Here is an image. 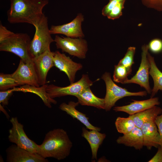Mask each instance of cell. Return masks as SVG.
<instances>
[{
    "mask_svg": "<svg viewBox=\"0 0 162 162\" xmlns=\"http://www.w3.org/2000/svg\"><path fill=\"white\" fill-rule=\"evenodd\" d=\"M7 12L8 20L10 23H26L35 27L44 14V7L48 0H10Z\"/></svg>",
    "mask_w": 162,
    "mask_h": 162,
    "instance_id": "cell-1",
    "label": "cell"
},
{
    "mask_svg": "<svg viewBox=\"0 0 162 162\" xmlns=\"http://www.w3.org/2000/svg\"><path fill=\"white\" fill-rule=\"evenodd\" d=\"M38 154L44 158H52L63 160L69 155L72 143L64 130L57 128L46 134L42 143L39 145Z\"/></svg>",
    "mask_w": 162,
    "mask_h": 162,
    "instance_id": "cell-2",
    "label": "cell"
},
{
    "mask_svg": "<svg viewBox=\"0 0 162 162\" xmlns=\"http://www.w3.org/2000/svg\"><path fill=\"white\" fill-rule=\"evenodd\" d=\"M29 36L22 33H14L0 24V51L8 52L18 56L24 63L33 62L29 48Z\"/></svg>",
    "mask_w": 162,
    "mask_h": 162,
    "instance_id": "cell-3",
    "label": "cell"
},
{
    "mask_svg": "<svg viewBox=\"0 0 162 162\" xmlns=\"http://www.w3.org/2000/svg\"><path fill=\"white\" fill-rule=\"evenodd\" d=\"M34 27L35 33L33 39L31 40L29 48L32 58L50 50L51 44L54 42L48 27V18L45 14Z\"/></svg>",
    "mask_w": 162,
    "mask_h": 162,
    "instance_id": "cell-4",
    "label": "cell"
},
{
    "mask_svg": "<svg viewBox=\"0 0 162 162\" xmlns=\"http://www.w3.org/2000/svg\"><path fill=\"white\" fill-rule=\"evenodd\" d=\"M101 78L104 81L106 88V92L104 100V109L106 111H110L119 99L125 97L131 96H146V91L137 92H131L127 89L119 86L116 84L112 79L110 74L105 72Z\"/></svg>",
    "mask_w": 162,
    "mask_h": 162,
    "instance_id": "cell-5",
    "label": "cell"
},
{
    "mask_svg": "<svg viewBox=\"0 0 162 162\" xmlns=\"http://www.w3.org/2000/svg\"><path fill=\"white\" fill-rule=\"evenodd\" d=\"M10 122L12 127L9 130V140L31 153L38 154L39 145L28 138L24 131L23 125L19 122L17 118L12 117Z\"/></svg>",
    "mask_w": 162,
    "mask_h": 162,
    "instance_id": "cell-6",
    "label": "cell"
},
{
    "mask_svg": "<svg viewBox=\"0 0 162 162\" xmlns=\"http://www.w3.org/2000/svg\"><path fill=\"white\" fill-rule=\"evenodd\" d=\"M93 82L89 79L87 74H83L78 81L64 87L58 86L53 84L46 85V90L50 97L54 99L67 95L79 94L86 89L90 87Z\"/></svg>",
    "mask_w": 162,
    "mask_h": 162,
    "instance_id": "cell-7",
    "label": "cell"
},
{
    "mask_svg": "<svg viewBox=\"0 0 162 162\" xmlns=\"http://www.w3.org/2000/svg\"><path fill=\"white\" fill-rule=\"evenodd\" d=\"M54 40L57 49L81 59L86 57L88 50L86 40L83 38H74L56 35Z\"/></svg>",
    "mask_w": 162,
    "mask_h": 162,
    "instance_id": "cell-8",
    "label": "cell"
},
{
    "mask_svg": "<svg viewBox=\"0 0 162 162\" xmlns=\"http://www.w3.org/2000/svg\"><path fill=\"white\" fill-rule=\"evenodd\" d=\"M148 50V45L144 44L142 46L141 60L139 69L135 75L130 79H128L125 84H137L144 88L148 93L151 94L152 89L149 80L150 65L147 57Z\"/></svg>",
    "mask_w": 162,
    "mask_h": 162,
    "instance_id": "cell-9",
    "label": "cell"
},
{
    "mask_svg": "<svg viewBox=\"0 0 162 162\" xmlns=\"http://www.w3.org/2000/svg\"><path fill=\"white\" fill-rule=\"evenodd\" d=\"M11 75L19 86H40L33 62L26 63L20 59L17 68Z\"/></svg>",
    "mask_w": 162,
    "mask_h": 162,
    "instance_id": "cell-10",
    "label": "cell"
},
{
    "mask_svg": "<svg viewBox=\"0 0 162 162\" xmlns=\"http://www.w3.org/2000/svg\"><path fill=\"white\" fill-rule=\"evenodd\" d=\"M84 20L83 15L82 13H79L69 23L62 25H52L50 29V33L51 34H63L71 38H83L84 34L82 30V24Z\"/></svg>",
    "mask_w": 162,
    "mask_h": 162,
    "instance_id": "cell-11",
    "label": "cell"
},
{
    "mask_svg": "<svg viewBox=\"0 0 162 162\" xmlns=\"http://www.w3.org/2000/svg\"><path fill=\"white\" fill-rule=\"evenodd\" d=\"M53 60L54 66L66 74L70 84L74 82L76 73L82 69V64L74 62L69 57L58 51L53 52Z\"/></svg>",
    "mask_w": 162,
    "mask_h": 162,
    "instance_id": "cell-12",
    "label": "cell"
},
{
    "mask_svg": "<svg viewBox=\"0 0 162 162\" xmlns=\"http://www.w3.org/2000/svg\"><path fill=\"white\" fill-rule=\"evenodd\" d=\"M53 57V52L50 50L32 58L40 86L46 85L48 73L54 66Z\"/></svg>",
    "mask_w": 162,
    "mask_h": 162,
    "instance_id": "cell-13",
    "label": "cell"
},
{
    "mask_svg": "<svg viewBox=\"0 0 162 162\" xmlns=\"http://www.w3.org/2000/svg\"><path fill=\"white\" fill-rule=\"evenodd\" d=\"M8 162H47L48 160L38 154H33L13 145L6 150Z\"/></svg>",
    "mask_w": 162,
    "mask_h": 162,
    "instance_id": "cell-14",
    "label": "cell"
},
{
    "mask_svg": "<svg viewBox=\"0 0 162 162\" xmlns=\"http://www.w3.org/2000/svg\"><path fill=\"white\" fill-rule=\"evenodd\" d=\"M133 101L128 105L115 107L113 110L115 112H124L131 115L160 104L159 98L158 97L151 98L144 100H134Z\"/></svg>",
    "mask_w": 162,
    "mask_h": 162,
    "instance_id": "cell-15",
    "label": "cell"
},
{
    "mask_svg": "<svg viewBox=\"0 0 162 162\" xmlns=\"http://www.w3.org/2000/svg\"><path fill=\"white\" fill-rule=\"evenodd\" d=\"M143 136V145L148 149L160 146V136L154 121L144 124L141 128Z\"/></svg>",
    "mask_w": 162,
    "mask_h": 162,
    "instance_id": "cell-16",
    "label": "cell"
},
{
    "mask_svg": "<svg viewBox=\"0 0 162 162\" xmlns=\"http://www.w3.org/2000/svg\"><path fill=\"white\" fill-rule=\"evenodd\" d=\"M116 142L119 144L134 147L136 150H140L144 146L143 136L141 128L135 126L129 133L119 136Z\"/></svg>",
    "mask_w": 162,
    "mask_h": 162,
    "instance_id": "cell-17",
    "label": "cell"
},
{
    "mask_svg": "<svg viewBox=\"0 0 162 162\" xmlns=\"http://www.w3.org/2000/svg\"><path fill=\"white\" fill-rule=\"evenodd\" d=\"M79 103L73 101H69L68 104L65 103H62L59 108L62 111L65 112L73 118H76L82 123L86 128L90 130H95L100 131V128L95 127L89 122L88 118L86 115L77 110L76 107Z\"/></svg>",
    "mask_w": 162,
    "mask_h": 162,
    "instance_id": "cell-18",
    "label": "cell"
},
{
    "mask_svg": "<svg viewBox=\"0 0 162 162\" xmlns=\"http://www.w3.org/2000/svg\"><path fill=\"white\" fill-rule=\"evenodd\" d=\"M82 136L87 141L91 147L92 159L97 160L98 149L106 138V134L95 130L89 131L84 127L82 128Z\"/></svg>",
    "mask_w": 162,
    "mask_h": 162,
    "instance_id": "cell-19",
    "label": "cell"
},
{
    "mask_svg": "<svg viewBox=\"0 0 162 162\" xmlns=\"http://www.w3.org/2000/svg\"><path fill=\"white\" fill-rule=\"evenodd\" d=\"M162 113L161 108L155 106L129 117L133 119L136 126L141 128L144 124L154 121L156 117Z\"/></svg>",
    "mask_w": 162,
    "mask_h": 162,
    "instance_id": "cell-20",
    "label": "cell"
},
{
    "mask_svg": "<svg viewBox=\"0 0 162 162\" xmlns=\"http://www.w3.org/2000/svg\"><path fill=\"white\" fill-rule=\"evenodd\" d=\"M74 96L77 98L79 104L82 105L93 106L99 109H104V98L95 96L91 91L90 87Z\"/></svg>",
    "mask_w": 162,
    "mask_h": 162,
    "instance_id": "cell-21",
    "label": "cell"
},
{
    "mask_svg": "<svg viewBox=\"0 0 162 162\" xmlns=\"http://www.w3.org/2000/svg\"><path fill=\"white\" fill-rule=\"evenodd\" d=\"M46 85L40 87H37L28 85H23L20 88H14V91H19L29 92L36 94L42 99L45 105L48 108L52 107L51 104H56L57 101L51 98L47 93L46 88Z\"/></svg>",
    "mask_w": 162,
    "mask_h": 162,
    "instance_id": "cell-22",
    "label": "cell"
},
{
    "mask_svg": "<svg viewBox=\"0 0 162 162\" xmlns=\"http://www.w3.org/2000/svg\"><path fill=\"white\" fill-rule=\"evenodd\" d=\"M147 57L150 65L149 74L154 82V86L152 89L150 96L151 98H153L159 90H162V72L157 67L154 57L148 52L147 53Z\"/></svg>",
    "mask_w": 162,
    "mask_h": 162,
    "instance_id": "cell-23",
    "label": "cell"
},
{
    "mask_svg": "<svg viewBox=\"0 0 162 162\" xmlns=\"http://www.w3.org/2000/svg\"><path fill=\"white\" fill-rule=\"evenodd\" d=\"M115 125L118 132L123 134L129 133L136 126L133 120L129 117H117L115 122Z\"/></svg>",
    "mask_w": 162,
    "mask_h": 162,
    "instance_id": "cell-24",
    "label": "cell"
},
{
    "mask_svg": "<svg viewBox=\"0 0 162 162\" xmlns=\"http://www.w3.org/2000/svg\"><path fill=\"white\" fill-rule=\"evenodd\" d=\"M131 72L124 66L118 64L114 67L113 79L114 81L125 84L128 79V76L130 74Z\"/></svg>",
    "mask_w": 162,
    "mask_h": 162,
    "instance_id": "cell-25",
    "label": "cell"
},
{
    "mask_svg": "<svg viewBox=\"0 0 162 162\" xmlns=\"http://www.w3.org/2000/svg\"><path fill=\"white\" fill-rule=\"evenodd\" d=\"M19 85L12 76L11 74H0V90L5 91L13 88Z\"/></svg>",
    "mask_w": 162,
    "mask_h": 162,
    "instance_id": "cell-26",
    "label": "cell"
},
{
    "mask_svg": "<svg viewBox=\"0 0 162 162\" xmlns=\"http://www.w3.org/2000/svg\"><path fill=\"white\" fill-rule=\"evenodd\" d=\"M135 51V47H129L124 56L118 63V64L126 67L131 72L132 66L134 63V57Z\"/></svg>",
    "mask_w": 162,
    "mask_h": 162,
    "instance_id": "cell-27",
    "label": "cell"
},
{
    "mask_svg": "<svg viewBox=\"0 0 162 162\" xmlns=\"http://www.w3.org/2000/svg\"><path fill=\"white\" fill-rule=\"evenodd\" d=\"M125 1V0L122 1L117 4L106 16L108 18L114 20L120 17L122 15V10L124 8Z\"/></svg>",
    "mask_w": 162,
    "mask_h": 162,
    "instance_id": "cell-28",
    "label": "cell"
},
{
    "mask_svg": "<svg viewBox=\"0 0 162 162\" xmlns=\"http://www.w3.org/2000/svg\"><path fill=\"white\" fill-rule=\"evenodd\" d=\"M148 50L152 52L158 53L162 51V40L156 38L152 40L148 45Z\"/></svg>",
    "mask_w": 162,
    "mask_h": 162,
    "instance_id": "cell-29",
    "label": "cell"
},
{
    "mask_svg": "<svg viewBox=\"0 0 162 162\" xmlns=\"http://www.w3.org/2000/svg\"><path fill=\"white\" fill-rule=\"evenodd\" d=\"M146 6L162 11V0H141Z\"/></svg>",
    "mask_w": 162,
    "mask_h": 162,
    "instance_id": "cell-30",
    "label": "cell"
},
{
    "mask_svg": "<svg viewBox=\"0 0 162 162\" xmlns=\"http://www.w3.org/2000/svg\"><path fill=\"white\" fill-rule=\"evenodd\" d=\"M14 92L13 88L5 91L0 92V103L3 106L7 105L8 104V100L13 94Z\"/></svg>",
    "mask_w": 162,
    "mask_h": 162,
    "instance_id": "cell-31",
    "label": "cell"
},
{
    "mask_svg": "<svg viewBox=\"0 0 162 162\" xmlns=\"http://www.w3.org/2000/svg\"><path fill=\"white\" fill-rule=\"evenodd\" d=\"M126 0H109L108 3L103 8L102 10V15L106 16L115 6L119 2Z\"/></svg>",
    "mask_w": 162,
    "mask_h": 162,
    "instance_id": "cell-32",
    "label": "cell"
},
{
    "mask_svg": "<svg viewBox=\"0 0 162 162\" xmlns=\"http://www.w3.org/2000/svg\"><path fill=\"white\" fill-rule=\"evenodd\" d=\"M154 122L160 136V146L162 148V113L156 117Z\"/></svg>",
    "mask_w": 162,
    "mask_h": 162,
    "instance_id": "cell-33",
    "label": "cell"
},
{
    "mask_svg": "<svg viewBox=\"0 0 162 162\" xmlns=\"http://www.w3.org/2000/svg\"><path fill=\"white\" fill-rule=\"evenodd\" d=\"M158 148V151L156 154L148 162H162V148L160 146Z\"/></svg>",
    "mask_w": 162,
    "mask_h": 162,
    "instance_id": "cell-34",
    "label": "cell"
},
{
    "mask_svg": "<svg viewBox=\"0 0 162 162\" xmlns=\"http://www.w3.org/2000/svg\"><path fill=\"white\" fill-rule=\"evenodd\" d=\"M0 110L4 113L5 115L6 116L7 118H9V115L8 114L6 111L3 108V106L1 105V104H0Z\"/></svg>",
    "mask_w": 162,
    "mask_h": 162,
    "instance_id": "cell-35",
    "label": "cell"
}]
</instances>
